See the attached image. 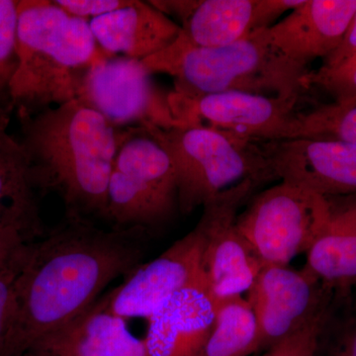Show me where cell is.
Returning <instances> with one entry per match:
<instances>
[{
  "label": "cell",
  "mask_w": 356,
  "mask_h": 356,
  "mask_svg": "<svg viewBox=\"0 0 356 356\" xmlns=\"http://www.w3.org/2000/svg\"><path fill=\"white\" fill-rule=\"evenodd\" d=\"M140 62L152 76L173 77L175 91L184 95L245 92L278 97L302 95L309 88L310 70L283 55L266 29L215 48L192 47L177 39Z\"/></svg>",
  "instance_id": "277c9868"
},
{
  "label": "cell",
  "mask_w": 356,
  "mask_h": 356,
  "mask_svg": "<svg viewBox=\"0 0 356 356\" xmlns=\"http://www.w3.org/2000/svg\"><path fill=\"white\" fill-rule=\"evenodd\" d=\"M206 243L205 229L198 222L184 238L153 261L143 262L108 291L110 311L126 321L149 320L180 292L197 287L207 289L204 273Z\"/></svg>",
  "instance_id": "30bf717a"
},
{
  "label": "cell",
  "mask_w": 356,
  "mask_h": 356,
  "mask_svg": "<svg viewBox=\"0 0 356 356\" xmlns=\"http://www.w3.org/2000/svg\"><path fill=\"white\" fill-rule=\"evenodd\" d=\"M332 140L356 147V102L321 105L299 112L289 139Z\"/></svg>",
  "instance_id": "7402d4cb"
},
{
  "label": "cell",
  "mask_w": 356,
  "mask_h": 356,
  "mask_svg": "<svg viewBox=\"0 0 356 356\" xmlns=\"http://www.w3.org/2000/svg\"><path fill=\"white\" fill-rule=\"evenodd\" d=\"M331 213L329 197L281 184L254 194L236 227L262 266H282L307 254Z\"/></svg>",
  "instance_id": "52a82bcc"
},
{
  "label": "cell",
  "mask_w": 356,
  "mask_h": 356,
  "mask_svg": "<svg viewBox=\"0 0 356 356\" xmlns=\"http://www.w3.org/2000/svg\"><path fill=\"white\" fill-rule=\"evenodd\" d=\"M18 1L0 0V128L10 123L14 110L11 86L18 67Z\"/></svg>",
  "instance_id": "603a6c76"
},
{
  "label": "cell",
  "mask_w": 356,
  "mask_h": 356,
  "mask_svg": "<svg viewBox=\"0 0 356 356\" xmlns=\"http://www.w3.org/2000/svg\"><path fill=\"white\" fill-rule=\"evenodd\" d=\"M145 129L172 159L184 214L247 178L275 179L257 142L204 126Z\"/></svg>",
  "instance_id": "5b68a950"
},
{
  "label": "cell",
  "mask_w": 356,
  "mask_h": 356,
  "mask_svg": "<svg viewBox=\"0 0 356 356\" xmlns=\"http://www.w3.org/2000/svg\"><path fill=\"white\" fill-rule=\"evenodd\" d=\"M173 112L184 127L204 126L252 142L289 139L301 95L264 96L245 92L184 95L170 93Z\"/></svg>",
  "instance_id": "8fae6325"
},
{
  "label": "cell",
  "mask_w": 356,
  "mask_h": 356,
  "mask_svg": "<svg viewBox=\"0 0 356 356\" xmlns=\"http://www.w3.org/2000/svg\"><path fill=\"white\" fill-rule=\"evenodd\" d=\"M32 243L29 238L14 229H0V269L8 266Z\"/></svg>",
  "instance_id": "f546056e"
},
{
  "label": "cell",
  "mask_w": 356,
  "mask_h": 356,
  "mask_svg": "<svg viewBox=\"0 0 356 356\" xmlns=\"http://www.w3.org/2000/svg\"><path fill=\"white\" fill-rule=\"evenodd\" d=\"M346 300V309L337 318L336 341L332 356H356V285L343 291H337Z\"/></svg>",
  "instance_id": "4316f807"
},
{
  "label": "cell",
  "mask_w": 356,
  "mask_h": 356,
  "mask_svg": "<svg viewBox=\"0 0 356 356\" xmlns=\"http://www.w3.org/2000/svg\"><path fill=\"white\" fill-rule=\"evenodd\" d=\"M178 208L172 159L146 129H120L107 191V221L114 228H143L154 233Z\"/></svg>",
  "instance_id": "8992f818"
},
{
  "label": "cell",
  "mask_w": 356,
  "mask_h": 356,
  "mask_svg": "<svg viewBox=\"0 0 356 356\" xmlns=\"http://www.w3.org/2000/svg\"><path fill=\"white\" fill-rule=\"evenodd\" d=\"M39 196L19 140L0 128V229L19 232L31 242L42 238L47 229Z\"/></svg>",
  "instance_id": "d6986e66"
},
{
  "label": "cell",
  "mask_w": 356,
  "mask_h": 356,
  "mask_svg": "<svg viewBox=\"0 0 356 356\" xmlns=\"http://www.w3.org/2000/svg\"><path fill=\"white\" fill-rule=\"evenodd\" d=\"M275 179L325 197L356 195V147L294 138L257 142Z\"/></svg>",
  "instance_id": "4fadbf2b"
},
{
  "label": "cell",
  "mask_w": 356,
  "mask_h": 356,
  "mask_svg": "<svg viewBox=\"0 0 356 356\" xmlns=\"http://www.w3.org/2000/svg\"><path fill=\"white\" fill-rule=\"evenodd\" d=\"M257 337V322L247 299L238 297L222 302L216 306L203 356L254 355Z\"/></svg>",
  "instance_id": "44dd1931"
},
{
  "label": "cell",
  "mask_w": 356,
  "mask_h": 356,
  "mask_svg": "<svg viewBox=\"0 0 356 356\" xmlns=\"http://www.w3.org/2000/svg\"><path fill=\"white\" fill-rule=\"evenodd\" d=\"M334 292L304 267L264 266L248 291L257 337L254 353L266 351L330 306Z\"/></svg>",
  "instance_id": "7c38bea8"
},
{
  "label": "cell",
  "mask_w": 356,
  "mask_h": 356,
  "mask_svg": "<svg viewBox=\"0 0 356 356\" xmlns=\"http://www.w3.org/2000/svg\"><path fill=\"white\" fill-rule=\"evenodd\" d=\"M304 0H257L252 33L268 29L273 23L287 11H292L303 3Z\"/></svg>",
  "instance_id": "f1b7e54d"
},
{
  "label": "cell",
  "mask_w": 356,
  "mask_h": 356,
  "mask_svg": "<svg viewBox=\"0 0 356 356\" xmlns=\"http://www.w3.org/2000/svg\"><path fill=\"white\" fill-rule=\"evenodd\" d=\"M257 178H247L210 199L203 206L206 232L204 273L207 291L215 306L243 297L254 284L262 262L236 227L240 210L261 185Z\"/></svg>",
  "instance_id": "9c48e42d"
},
{
  "label": "cell",
  "mask_w": 356,
  "mask_h": 356,
  "mask_svg": "<svg viewBox=\"0 0 356 356\" xmlns=\"http://www.w3.org/2000/svg\"><path fill=\"white\" fill-rule=\"evenodd\" d=\"M170 95L156 88L140 60L107 55L89 67L77 99L117 129L184 127Z\"/></svg>",
  "instance_id": "ba28073f"
},
{
  "label": "cell",
  "mask_w": 356,
  "mask_h": 356,
  "mask_svg": "<svg viewBox=\"0 0 356 356\" xmlns=\"http://www.w3.org/2000/svg\"><path fill=\"white\" fill-rule=\"evenodd\" d=\"M152 232L102 229L89 218L65 215L29 243L15 280V318L1 356H25L79 318L113 281L143 264Z\"/></svg>",
  "instance_id": "6da1fadb"
},
{
  "label": "cell",
  "mask_w": 356,
  "mask_h": 356,
  "mask_svg": "<svg viewBox=\"0 0 356 356\" xmlns=\"http://www.w3.org/2000/svg\"><path fill=\"white\" fill-rule=\"evenodd\" d=\"M25 248L13 261L0 269V356L6 348L15 318V280Z\"/></svg>",
  "instance_id": "484cf974"
},
{
  "label": "cell",
  "mask_w": 356,
  "mask_h": 356,
  "mask_svg": "<svg viewBox=\"0 0 356 356\" xmlns=\"http://www.w3.org/2000/svg\"><path fill=\"white\" fill-rule=\"evenodd\" d=\"M70 15L86 19L99 17L129 6L131 0H57L54 1Z\"/></svg>",
  "instance_id": "83f0119b"
},
{
  "label": "cell",
  "mask_w": 356,
  "mask_h": 356,
  "mask_svg": "<svg viewBox=\"0 0 356 356\" xmlns=\"http://www.w3.org/2000/svg\"><path fill=\"white\" fill-rule=\"evenodd\" d=\"M91 31L98 46L109 55L143 60L175 43L181 27L149 1L131 0L129 6L92 18Z\"/></svg>",
  "instance_id": "e0dca14e"
},
{
  "label": "cell",
  "mask_w": 356,
  "mask_h": 356,
  "mask_svg": "<svg viewBox=\"0 0 356 356\" xmlns=\"http://www.w3.org/2000/svg\"><path fill=\"white\" fill-rule=\"evenodd\" d=\"M331 200V213L307 252L305 268L334 292L356 285V195Z\"/></svg>",
  "instance_id": "ac0fdd59"
},
{
  "label": "cell",
  "mask_w": 356,
  "mask_h": 356,
  "mask_svg": "<svg viewBox=\"0 0 356 356\" xmlns=\"http://www.w3.org/2000/svg\"><path fill=\"white\" fill-rule=\"evenodd\" d=\"M17 53L11 95L14 110L27 115L77 99L89 67L109 55L88 20L41 0L18 1Z\"/></svg>",
  "instance_id": "3957f363"
},
{
  "label": "cell",
  "mask_w": 356,
  "mask_h": 356,
  "mask_svg": "<svg viewBox=\"0 0 356 356\" xmlns=\"http://www.w3.org/2000/svg\"><path fill=\"white\" fill-rule=\"evenodd\" d=\"M216 306L206 288L175 295L147 320L146 356H203Z\"/></svg>",
  "instance_id": "2e32d148"
},
{
  "label": "cell",
  "mask_w": 356,
  "mask_h": 356,
  "mask_svg": "<svg viewBox=\"0 0 356 356\" xmlns=\"http://www.w3.org/2000/svg\"><path fill=\"white\" fill-rule=\"evenodd\" d=\"M355 11L356 0H304L267 35L283 55L308 67L336 50Z\"/></svg>",
  "instance_id": "5bb4252c"
},
{
  "label": "cell",
  "mask_w": 356,
  "mask_h": 356,
  "mask_svg": "<svg viewBox=\"0 0 356 356\" xmlns=\"http://www.w3.org/2000/svg\"><path fill=\"white\" fill-rule=\"evenodd\" d=\"M356 54V11L353 14V19H351L348 30L344 34L343 40L339 43V47L330 54L327 58H324V64L321 67L325 69H331V67H337L341 63L346 62V60L353 57Z\"/></svg>",
  "instance_id": "4dcf8cb0"
},
{
  "label": "cell",
  "mask_w": 356,
  "mask_h": 356,
  "mask_svg": "<svg viewBox=\"0 0 356 356\" xmlns=\"http://www.w3.org/2000/svg\"><path fill=\"white\" fill-rule=\"evenodd\" d=\"M330 307L331 305L325 308V310L321 311L296 332L264 351L261 356L317 355L318 341L322 337Z\"/></svg>",
  "instance_id": "d4e9b609"
},
{
  "label": "cell",
  "mask_w": 356,
  "mask_h": 356,
  "mask_svg": "<svg viewBox=\"0 0 356 356\" xmlns=\"http://www.w3.org/2000/svg\"><path fill=\"white\" fill-rule=\"evenodd\" d=\"M306 84L308 88L320 86L334 96L336 102L356 100V54L331 69L310 70L306 76Z\"/></svg>",
  "instance_id": "cb8c5ba5"
},
{
  "label": "cell",
  "mask_w": 356,
  "mask_h": 356,
  "mask_svg": "<svg viewBox=\"0 0 356 356\" xmlns=\"http://www.w3.org/2000/svg\"><path fill=\"white\" fill-rule=\"evenodd\" d=\"M257 0H194L178 40L192 47L215 48L252 33Z\"/></svg>",
  "instance_id": "ffe728a7"
},
{
  "label": "cell",
  "mask_w": 356,
  "mask_h": 356,
  "mask_svg": "<svg viewBox=\"0 0 356 356\" xmlns=\"http://www.w3.org/2000/svg\"><path fill=\"white\" fill-rule=\"evenodd\" d=\"M28 356H146L144 339L109 309L108 292L88 310L34 346Z\"/></svg>",
  "instance_id": "9a60e30c"
},
{
  "label": "cell",
  "mask_w": 356,
  "mask_h": 356,
  "mask_svg": "<svg viewBox=\"0 0 356 356\" xmlns=\"http://www.w3.org/2000/svg\"><path fill=\"white\" fill-rule=\"evenodd\" d=\"M356 102V100H353V102Z\"/></svg>",
  "instance_id": "1f68e13d"
},
{
  "label": "cell",
  "mask_w": 356,
  "mask_h": 356,
  "mask_svg": "<svg viewBox=\"0 0 356 356\" xmlns=\"http://www.w3.org/2000/svg\"><path fill=\"white\" fill-rule=\"evenodd\" d=\"M17 116L19 142L40 195L57 194L65 215L106 220L120 129L79 99Z\"/></svg>",
  "instance_id": "7a4b0ae2"
}]
</instances>
